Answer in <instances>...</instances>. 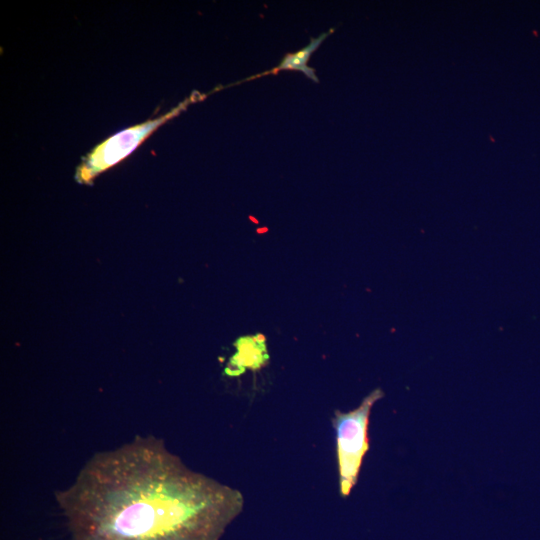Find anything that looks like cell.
Instances as JSON below:
<instances>
[{"label": "cell", "instance_id": "cell-1", "mask_svg": "<svg viewBox=\"0 0 540 540\" xmlns=\"http://www.w3.org/2000/svg\"><path fill=\"white\" fill-rule=\"evenodd\" d=\"M55 498L71 540H219L244 508L151 435L96 453Z\"/></svg>", "mask_w": 540, "mask_h": 540}, {"label": "cell", "instance_id": "cell-2", "mask_svg": "<svg viewBox=\"0 0 540 540\" xmlns=\"http://www.w3.org/2000/svg\"><path fill=\"white\" fill-rule=\"evenodd\" d=\"M383 396L382 389L376 388L363 398L358 407L348 412L336 410L331 419L336 436L339 493L343 498L350 495L358 481L363 459L369 450L371 409Z\"/></svg>", "mask_w": 540, "mask_h": 540}, {"label": "cell", "instance_id": "cell-3", "mask_svg": "<svg viewBox=\"0 0 540 540\" xmlns=\"http://www.w3.org/2000/svg\"><path fill=\"white\" fill-rule=\"evenodd\" d=\"M206 95L192 93L176 107L157 118L134 125L105 139L95 146L82 160L76 170V178L81 182L91 181L101 172L118 164L139 147L155 130Z\"/></svg>", "mask_w": 540, "mask_h": 540}, {"label": "cell", "instance_id": "cell-4", "mask_svg": "<svg viewBox=\"0 0 540 540\" xmlns=\"http://www.w3.org/2000/svg\"><path fill=\"white\" fill-rule=\"evenodd\" d=\"M237 353L233 357L234 365L246 369H259L267 363L269 356L266 349L265 338L261 334L244 336L235 343Z\"/></svg>", "mask_w": 540, "mask_h": 540}, {"label": "cell", "instance_id": "cell-5", "mask_svg": "<svg viewBox=\"0 0 540 540\" xmlns=\"http://www.w3.org/2000/svg\"><path fill=\"white\" fill-rule=\"evenodd\" d=\"M333 32V29H331L327 33H323L317 38H311L310 43L298 50L294 53H287L280 64L276 66L273 70L269 72H265L262 75H265L267 73H278L281 70H295L300 71L306 75L309 79L313 80L314 82H319L315 70L307 65V62L309 61L311 55L313 52L317 50V48L320 46V44L327 38V36Z\"/></svg>", "mask_w": 540, "mask_h": 540}]
</instances>
